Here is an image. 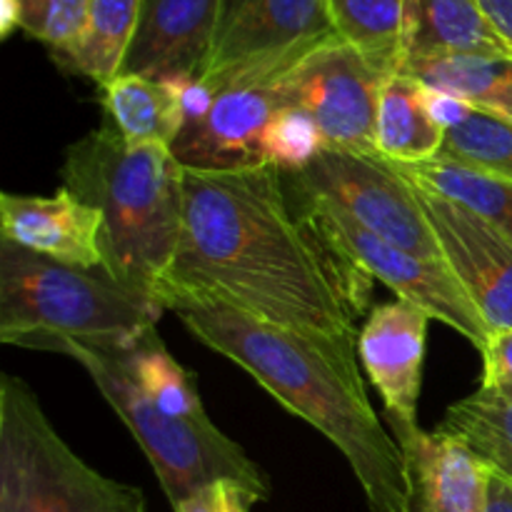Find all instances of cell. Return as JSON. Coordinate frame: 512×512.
Returning <instances> with one entry per match:
<instances>
[{"label":"cell","mask_w":512,"mask_h":512,"mask_svg":"<svg viewBox=\"0 0 512 512\" xmlns=\"http://www.w3.org/2000/svg\"><path fill=\"white\" fill-rule=\"evenodd\" d=\"M13 30H20L18 0H0V35L8 38Z\"/></svg>","instance_id":"836d02e7"},{"label":"cell","mask_w":512,"mask_h":512,"mask_svg":"<svg viewBox=\"0 0 512 512\" xmlns=\"http://www.w3.org/2000/svg\"><path fill=\"white\" fill-rule=\"evenodd\" d=\"M438 430L468 445L483 463L512 478V395L480 388L450 405Z\"/></svg>","instance_id":"cb8c5ba5"},{"label":"cell","mask_w":512,"mask_h":512,"mask_svg":"<svg viewBox=\"0 0 512 512\" xmlns=\"http://www.w3.org/2000/svg\"><path fill=\"white\" fill-rule=\"evenodd\" d=\"M163 305L103 270H83L0 238V340L48 350L55 340L133 348L158 328Z\"/></svg>","instance_id":"277c9868"},{"label":"cell","mask_w":512,"mask_h":512,"mask_svg":"<svg viewBox=\"0 0 512 512\" xmlns=\"http://www.w3.org/2000/svg\"><path fill=\"white\" fill-rule=\"evenodd\" d=\"M445 128L430 115L425 85L405 73L385 80L375 118V150L388 163L413 165L438 158Z\"/></svg>","instance_id":"ac0fdd59"},{"label":"cell","mask_w":512,"mask_h":512,"mask_svg":"<svg viewBox=\"0 0 512 512\" xmlns=\"http://www.w3.org/2000/svg\"><path fill=\"white\" fill-rule=\"evenodd\" d=\"M495 113H498V115H503V118H508L510 123H512V95H510L508 100H505L503 105H500L498 110H495Z\"/></svg>","instance_id":"e575fe53"},{"label":"cell","mask_w":512,"mask_h":512,"mask_svg":"<svg viewBox=\"0 0 512 512\" xmlns=\"http://www.w3.org/2000/svg\"><path fill=\"white\" fill-rule=\"evenodd\" d=\"M335 38L328 0H223L200 80L213 93L230 83H270Z\"/></svg>","instance_id":"52a82bcc"},{"label":"cell","mask_w":512,"mask_h":512,"mask_svg":"<svg viewBox=\"0 0 512 512\" xmlns=\"http://www.w3.org/2000/svg\"><path fill=\"white\" fill-rule=\"evenodd\" d=\"M60 178L103 215V273L158 303L183 238L185 168L173 150L103 125L65 150Z\"/></svg>","instance_id":"3957f363"},{"label":"cell","mask_w":512,"mask_h":512,"mask_svg":"<svg viewBox=\"0 0 512 512\" xmlns=\"http://www.w3.org/2000/svg\"><path fill=\"white\" fill-rule=\"evenodd\" d=\"M258 503H263L258 493H253L245 485L235 483V480H218L190 498L180 500L173 505L175 512H250Z\"/></svg>","instance_id":"f1b7e54d"},{"label":"cell","mask_w":512,"mask_h":512,"mask_svg":"<svg viewBox=\"0 0 512 512\" xmlns=\"http://www.w3.org/2000/svg\"><path fill=\"white\" fill-rule=\"evenodd\" d=\"M0 512H148L133 485L90 468L15 375L0 378Z\"/></svg>","instance_id":"8992f818"},{"label":"cell","mask_w":512,"mask_h":512,"mask_svg":"<svg viewBox=\"0 0 512 512\" xmlns=\"http://www.w3.org/2000/svg\"><path fill=\"white\" fill-rule=\"evenodd\" d=\"M223 0H140V20L123 73L200 78L213 50Z\"/></svg>","instance_id":"9a60e30c"},{"label":"cell","mask_w":512,"mask_h":512,"mask_svg":"<svg viewBox=\"0 0 512 512\" xmlns=\"http://www.w3.org/2000/svg\"><path fill=\"white\" fill-rule=\"evenodd\" d=\"M405 180L435 195L455 200L473 213L483 215L512 238V183L493 178L450 158H433L423 163H390Z\"/></svg>","instance_id":"ffe728a7"},{"label":"cell","mask_w":512,"mask_h":512,"mask_svg":"<svg viewBox=\"0 0 512 512\" xmlns=\"http://www.w3.org/2000/svg\"><path fill=\"white\" fill-rule=\"evenodd\" d=\"M480 355H483V385L480 388L512 395V328L490 333Z\"/></svg>","instance_id":"f546056e"},{"label":"cell","mask_w":512,"mask_h":512,"mask_svg":"<svg viewBox=\"0 0 512 512\" xmlns=\"http://www.w3.org/2000/svg\"><path fill=\"white\" fill-rule=\"evenodd\" d=\"M90 0H18L20 30L65 60L83 40Z\"/></svg>","instance_id":"83f0119b"},{"label":"cell","mask_w":512,"mask_h":512,"mask_svg":"<svg viewBox=\"0 0 512 512\" xmlns=\"http://www.w3.org/2000/svg\"><path fill=\"white\" fill-rule=\"evenodd\" d=\"M443 263L460 280L490 333L512 328V238L455 200L418 188Z\"/></svg>","instance_id":"8fae6325"},{"label":"cell","mask_w":512,"mask_h":512,"mask_svg":"<svg viewBox=\"0 0 512 512\" xmlns=\"http://www.w3.org/2000/svg\"><path fill=\"white\" fill-rule=\"evenodd\" d=\"M283 105L278 80L223 85L208 113L183 125L170 150L185 170L240 173L265 168V125Z\"/></svg>","instance_id":"7c38bea8"},{"label":"cell","mask_w":512,"mask_h":512,"mask_svg":"<svg viewBox=\"0 0 512 512\" xmlns=\"http://www.w3.org/2000/svg\"><path fill=\"white\" fill-rule=\"evenodd\" d=\"M480 5L512 48V0H480Z\"/></svg>","instance_id":"d6a6232c"},{"label":"cell","mask_w":512,"mask_h":512,"mask_svg":"<svg viewBox=\"0 0 512 512\" xmlns=\"http://www.w3.org/2000/svg\"><path fill=\"white\" fill-rule=\"evenodd\" d=\"M425 95H428L430 115L443 125L445 133H448L450 128H455L458 123H463V120L470 115V110H473V105L470 103H465V100L460 98H453V95L448 93H440V90L425 88Z\"/></svg>","instance_id":"4dcf8cb0"},{"label":"cell","mask_w":512,"mask_h":512,"mask_svg":"<svg viewBox=\"0 0 512 512\" xmlns=\"http://www.w3.org/2000/svg\"><path fill=\"white\" fill-rule=\"evenodd\" d=\"M440 158L458 160L512 183V123L503 115L473 105L468 118L445 133Z\"/></svg>","instance_id":"484cf974"},{"label":"cell","mask_w":512,"mask_h":512,"mask_svg":"<svg viewBox=\"0 0 512 512\" xmlns=\"http://www.w3.org/2000/svg\"><path fill=\"white\" fill-rule=\"evenodd\" d=\"M488 512H512V478L490 468Z\"/></svg>","instance_id":"1f68e13d"},{"label":"cell","mask_w":512,"mask_h":512,"mask_svg":"<svg viewBox=\"0 0 512 512\" xmlns=\"http://www.w3.org/2000/svg\"><path fill=\"white\" fill-rule=\"evenodd\" d=\"M100 95L108 125L128 143H158L170 148L183 128L173 80L120 73L110 83L100 85Z\"/></svg>","instance_id":"d6986e66"},{"label":"cell","mask_w":512,"mask_h":512,"mask_svg":"<svg viewBox=\"0 0 512 512\" xmlns=\"http://www.w3.org/2000/svg\"><path fill=\"white\" fill-rule=\"evenodd\" d=\"M408 468V512H488L490 465L450 435L390 425Z\"/></svg>","instance_id":"2e32d148"},{"label":"cell","mask_w":512,"mask_h":512,"mask_svg":"<svg viewBox=\"0 0 512 512\" xmlns=\"http://www.w3.org/2000/svg\"><path fill=\"white\" fill-rule=\"evenodd\" d=\"M400 73L410 75L425 88L448 93L490 113H495L512 95V60L503 58L458 55V58L405 60Z\"/></svg>","instance_id":"7402d4cb"},{"label":"cell","mask_w":512,"mask_h":512,"mask_svg":"<svg viewBox=\"0 0 512 512\" xmlns=\"http://www.w3.org/2000/svg\"><path fill=\"white\" fill-rule=\"evenodd\" d=\"M390 75L353 45L328 40L278 78L285 105H298L318 123L328 150L373 155L375 118Z\"/></svg>","instance_id":"30bf717a"},{"label":"cell","mask_w":512,"mask_h":512,"mask_svg":"<svg viewBox=\"0 0 512 512\" xmlns=\"http://www.w3.org/2000/svg\"><path fill=\"white\" fill-rule=\"evenodd\" d=\"M458 55L512 60V48L480 0H405L403 63Z\"/></svg>","instance_id":"e0dca14e"},{"label":"cell","mask_w":512,"mask_h":512,"mask_svg":"<svg viewBox=\"0 0 512 512\" xmlns=\"http://www.w3.org/2000/svg\"><path fill=\"white\" fill-rule=\"evenodd\" d=\"M333 28L388 75L403 68L405 0H328Z\"/></svg>","instance_id":"603a6c76"},{"label":"cell","mask_w":512,"mask_h":512,"mask_svg":"<svg viewBox=\"0 0 512 512\" xmlns=\"http://www.w3.org/2000/svg\"><path fill=\"white\" fill-rule=\"evenodd\" d=\"M328 150L318 123L298 105H283L273 113L263 133L265 165L280 173H300Z\"/></svg>","instance_id":"4316f807"},{"label":"cell","mask_w":512,"mask_h":512,"mask_svg":"<svg viewBox=\"0 0 512 512\" xmlns=\"http://www.w3.org/2000/svg\"><path fill=\"white\" fill-rule=\"evenodd\" d=\"M288 195L298 213L305 215L335 250L348 255L370 278L388 285L398 293V298L423 308L430 318L453 328L478 350L485 348L490 338L488 323L448 265L425 260L368 233L348 213L325 200L303 198L290 190Z\"/></svg>","instance_id":"9c48e42d"},{"label":"cell","mask_w":512,"mask_h":512,"mask_svg":"<svg viewBox=\"0 0 512 512\" xmlns=\"http://www.w3.org/2000/svg\"><path fill=\"white\" fill-rule=\"evenodd\" d=\"M125 365L150 403L170 418H203L205 408L195 375L170 355L158 328L148 330L133 348L123 350Z\"/></svg>","instance_id":"d4e9b609"},{"label":"cell","mask_w":512,"mask_h":512,"mask_svg":"<svg viewBox=\"0 0 512 512\" xmlns=\"http://www.w3.org/2000/svg\"><path fill=\"white\" fill-rule=\"evenodd\" d=\"M48 353L75 360L90 375L100 395L143 448L170 505H178L218 480H235L263 500L270 498L268 475L235 440L215 428L208 415L170 418L150 403L125 365L123 348L55 340L48 345Z\"/></svg>","instance_id":"5b68a950"},{"label":"cell","mask_w":512,"mask_h":512,"mask_svg":"<svg viewBox=\"0 0 512 512\" xmlns=\"http://www.w3.org/2000/svg\"><path fill=\"white\" fill-rule=\"evenodd\" d=\"M3 240L83 270H103V215L68 188L55 195H0Z\"/></svg>","instance_id":"5bb4252c"},{"label":"cell","mask_w":512,"mask_h":512,"mask_svg":"<svg viewBox=\"0 0 512 512\" xmlns=\"http://www.w3.org/2000/svg\"><path fill=\"white\" fill-rule=\"evenodd\" d=\"M208 295L265 323L358 340L373 278L290 200L278 168L185 170L183 238L160 290Z\"/></svg>","instance_id":"6da1fadb"},{"label":"cell","mask_w":512,"mask_h":512,"mask_svg":"<svg viewBox=\"0 0 512 512\" xmlns=\"http://www.w3.org/2000/svg\"><path fill=\"white\" fill-rule=\"evenodd\" d=\"M280 175L293 195L325 200L348 213L368 233L425 260L443 263V250L418 190L388 160L325 150L300 173Z\"/></svg>","instance_id":"ba28073f"},{"label":"cell","mask_w":512,"mask_h":512,"mask_svg":"<svg viewBox=\"0 0 512 512\" xmlns=\"http://www.w3.org/2000/svg\"><path fill=\"white\" fill-rule=\"evenodd\" d=\"M430 315L398 298L365 315L358 333V358L385 403L388 425H418L425 343Z\"/></svg>","instance_id":"4fadbf2b"},{"label":"cell","mask_w":512,"mask_h":512,"mask_svg":"<svg viewBox=\"0 0 512 512\" xmlns=\"http://www.w3.org/2000/svg\"><path fill=\"white\" fill-rule=\"evenodd\" d=\"M195 340L243 368L283 408L313 425L340 450L370 512H408L405 455L370 405L358 368V340L265 323L195 293H168Z\"/></svg>","instance_id":"7a4b0ae2"},{"label":"cell","mask_w":512,"mask_h":512,"mask_svg":"<svg viewBox=\"0 0 512 512\" xmlns=\"http://www.w3.org/2000/svg\"><path fill=\"white\" fill-rule=\"evenodd\" d=\"M138 20L140 0H90L83 40L58 65L70 73L85 75L98 85L110 83L115 75L123 73Z\"/></svg>","instance_id":"44dd1931"}]
</instances>
